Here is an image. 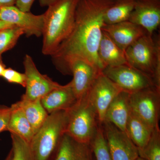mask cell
<instances>
[{
    "label": "cell",
    "mask_w": 160,
    "mask_h": 160,
    "mask_svg": "<svg viewBox=\"0 0 160 160\" xmlns=\"http://www.w3.org/2000/svg\"><path fill=\"white\" fill-rule=\"evenodd\" d=\"M115 0H78L71 32L51 56L57 69L64 75H71L72 60L89 62L102 72L104 68L98 55L107 9Z\"/></svg>",
    "instance_id": "obj_1"
},
{
    "label": "cell",
    "mask_w": 160,
    "mask_h": 160,
    "mask_svg": "<svg viewBox=\"0 0 160 160\" xmlns=\"http://www.w3.org/2000/svg\"><path fill=\"white\" fill-rule=\"evenodd\" d=\"M78 0H58L44 14L42 52L52 55L68 36L74 24Z\"/></svg>",
    "instance_id": "obj_2"
},
{
    "label": "cell",
    "mask_w": 160,
    "mask_h": 160,
    "mask_svg": "<svg viewBox=\"0 0 160 160\" xmlns=\"http://www.w3.org/2000/svg\"><path fill=\"white\" fill-rule=\"evenodd\" d=\"M67 111L49 114L29 144L33 160H53L65 134Z\"/></svg>",
    "instance_id": "obj_3"
},
{
    "label": "cell",
    "mask_w": 160,
    "mask_h": 160,
    "mask_svg": "<svg viewBox=\"0 0 160 160\" xmlns=\"http://www.w3.org/2000/svg\"><path fill=\"white\" fill-rule=\"evenodd\" d=\"M129 66L152 78L154 86L160 89L159 35H144L125 50Z\"/></svg>",
    "instance_id": "obj_4"
},
{
    "label": "cell",
    "mask_w": 160,
    "mask_h": 160,
    "mask_svg": "<svg viewBox=\"0 0 160 160\" xmlns=\"http://www.w3.org/2000/svg\"><path fill=\"white\" fill-rule=\"evenodd\" d=\"M67 113L65 134L79 144L89 145L101 125L87 95L78 100Z\"/></svg>",
    "instance_id": "obj_5"
},
{
    "label": "cell",
    "mask_w": 160,
    "mask_h": 160,
    "mask_svg": "<svg viewBox=\"0 0 160 160\" xmlns=\"http://www.w3.org/2000/svg\"><path fill=\"white\" fill-rule=\"evenodd\" d=\"M131 111L151 127H159L160 89L155 86L130 94Z\"/></svg>",
    "instance_id": "obj_6"
},
{
    "label": "cell",
    "mask_w": 160,
    "mask_h": 160,
    "mask_svg": "<svg viewBox=\"0 0 160 160\" xmlns=\"http://www.w3.org/2000/svg\"><path fill=\"white\" fill-rule=\"evenodd\" d=\"M102 72L123 91L130 94L155 86L151 77L128 65L106 67Z\"/></svg>",
    "instance_id": "obj_7"
},
{
    "label": "cell",
    "mask_w": 160,
    "mask_h": 160,
    "mask_svg": "<svg viewBox=\"0 0 160 160\" xmlns=\"http://www.w3.org/2000/svg\"><path fill=\"white\" fill-rule=\"evenodd\" d=\"M111 160H136L139 157L136 146L125 132L109 122L102 124Z\"/></svg>",
    "instance_id": "obj_8"
},
{
    "label": "cell",
    "mask_w": 160,
    "mask_h": 160,
    "mask_svg": "<svg viewBox=\"0 0 160 160\" xmlns=\"http://www.w3.org/2000/svg\"><path fill=\"white\" fill-rule=\"evenodd\" d=\"M23 64L26 77V90L22 98L31 101L41 99L61 85L47 75L41 74L29 55H26Z\"/></svg>",
    "instance_id": "obj_9"
},
{
    "label": "cell",
    "mask_w": 160,
    "mask_h": 160,
    "mask_svg": "<svg viewBox=\"0 0 160 160\" xmlns=\"http://www.w3.org/2000/svg\"><path fill=\"white\" fill-rule=\"evenodd\" d=\"M122 90L115 83L101 72L92 86L87 96L97 112L101 125L104 122L108 107Z\"/></svg>",
    "instance_id": "obj_10"
},
{
    "label": "cell",
    "mask_w": 160,
    "mask_h": 160,
    "mask_svg": "<svg viewBox=\"0 0 160 160\" xmlns=\"http://www.w3.org/2000/svg\"><path fill=\"white\" fill-rule=\"evenodd\" d=\"M0 20L22 29L27 37L42 35L44 14L36 15L22 11L15 6L0 7Z\"/></svg>",
    "instance_id": "obj_11"
},
{
    "label": "cell",
    "mask_w": 160,
    "mask_h": 160,
    "mask_svg": "<svg viewBox=\"0 0 160 160\" xmlns=\"http://www.w3.org/2000/svg\"><path fill=\"white\" fill-rule=\"evenodd\" d=\"M69 69L70 74L73 76L72 86L78 100L87 95L96 79L102 72L89 62L80 58L72 60Z\"/></svg>",
    "instance_id": "obj_12"
},
{
    "label": "cell",
    "mask_w": 160,
    "mask_h": 160,
    "mask_svg": "<svg viewBox=\"0 0 160 160\" xmlns=\"http://www.w3.org/2000/svg\"><path fill=\"white\" fill-rule=\"evenodd\" d=\"M129 21L152 35L160 24V0H135Z\"/></svg>",
    "instance_id": "obj_13"
},
{
    "label": "cell",
    "mask_w": 160,
    "mask_h": 160,
    "mask_svg": "<svg viewBox=\"0 0 160 160\" xmlns=\"http://www.w3.org/2000/svg\"><path fill=\"white\" fill-rule=\"evenodd\" d=\"M102 30L121 49H126L147 33L142 27L129 21L112 25L105 24Z\"/></svg>",
    "instance_id": "obj_14"
},
{
    "label": "cell",
    "mask_w": 160,
    "mask_h": 160,
    "mask_svg": "<svg viewBox=\"0 0 160 160\" xmlns=\"http://www.w3.org/2000/svg\"><path fill=\"white\" fill-rule=\"evenodd\" d=\"M78 101L71 82L64 86L60 85L41 99L42 105L49 114L60 110L67 111Z\"/></svg>",
    "instance_id": "obj_15"
},
{
    "label": "cell",
    "mask_w": 160,
    "mask_h": 160,
    "mask_svg": "<svg viewBox=\"0 0 160 160\" xmlns=\"http://www.w3.org/2000/svg\"><path fill=\"white\" fill-rule=\"evenodd\" d=\"M131 112L130 94L122 91L109 105L106 110L104 122L111 123L125 132L126 123Z\"/></svg>",
    "instance_id": "obj_16"
},
{
    "label": "cell",
    "mask_w": 160,
    "mask_h": 160,
    "mask_svg": "<svg viewBox=\"0 0 160 160\" xmlns=\"http://www.w3.org/2000/svg\"><path fill=\"white\" fill-rule=\"evenodd\" d=\"M98 55L104 69L106 67L128 65L125 51L103 31L99 45Z\"/></svg>",
    "instance_id": "obj_17"
},
{
    "label": "cell",
    "mask_w": 160,
    "mask_h": 160,
    "mask_svg": "<svg viewBox=\"0 0 160 160\" xmlns=\"http://www.w3.org/2000/svg\"><path fill=\"white\" fill-rule=\"evenodd\" d=\"M10 108L11 112L7 131L16 135L30 144L34 134L22 108L18 102L12 104Z\"/></svg>",
    "instance_id": "obj_18"
},
{
    "label": "cell",
    "mask_w": 160,
    "mask_h": 160,
    "mask_svg": "<svg viewBox=\"0 0 160 160\" xmlns=\"http://www.w3.org/2000/svg\"><path fill=\"white\" fill-rule=\"evenodd\" d=\"M154 129L131 112L126 123L125 132L139 150L146 146Z\"/></svg>",
    "instance_id": "obj_19"
},
{
    "label": "cell",
    "mask_w": 160,
    "mask_h": 160,
    "mask_svg": "<svg viewBox=\"0 0 160 160\" xmlns=\"http://www.w3.org/2000/svg\"><path fill=\"white\" fill-rule=\"evenodd\" d=\"M18 103L22 108L33 133L35 134L47 119L49 113L43 107L41 99L31 101L22 98Z\"/></svg>",
    "instance_id": "obj_20"
},
{
    "label": "cell",
    "mask_w": 160,
    "mask_h": 160,
    "mask_svg": "<svg viewBox=\"0 0 160 160\" xmlns=\"http://www.w3.org/2000/svg\"><path fill=\"white\" fill-rule=\"evenodd\" d=\"M135 0H115L107 9L104 17L106 25L129 21L134 8Z\"/></svg>",
    "instance_id": "obj_21"
},
{
    "label": "cell",
    "mask_w": 160,
    "mask_h": 160,
    "mask_svg": "<svg viewBox=\"0 0 160 160\" xmlns=\"http://www.w3.org/2000/svg\"><path fill=\"white\" fill-rule=\"evenodd\" d=\"M80 144L65 134L53 160H78Z\"/></svg>",
    "instance_id": "obj_22"
},
{
    "label": "cell",
    "mask_w": 160,
    "mask_h": 160,
    "mask_svg": "<svg viewBox=\"0 0 160 160\" xmlns=\"http://www.w3.org/2000/svg\"><path fill=\"white\" fill-rule=\"evenodd\" d=\"M139 157L145 160H160V130L155 128L146 146L138 150Z\"/></svg>",
    "instance_id": "obj_23"
},
{
    "label": "cell",
    "mask_w": 160,
    "mask_h": 160,
    "mask_svg": "<svg viewBox=\"0 0 160 160\" xmlns=\"http://www.w3.org/2000/svg\"><path fill=\"white\" fill-rule=\"evenodd\" d=\"M95 160H111L102 127L100 126L96 134L89 144Z\"/></svg>",
    "instance_id": "obj_24"
},
{
    "label": "cell",
    "mask_w": 160,
    "mask_h": 160,
    "mask_svg": "<svg viewBox=\"0 0 160 160\" xmlns=\"http://www.w3.org/2000/svg\"><path fill=\"white\" fill-rule=\"evenodd\" d=\"M24 34L22 29L14 27L0 31V56L12 49L19 38Z\"/></svg>",
    "instance_id": "obj_25"
},
{
    "label": "cell",
    "mask_w": 160,
    "mask_h": 160,
    "mask_svg": "<svg viewBox=\"0 0 160 160\" xmlns=\"http://www.w3.org/2000/svg\"><path fill=\"white\" fill-rule=\"evenodd\" d=\"M12 155L11 160H33L29 144L16 134L11 133Z\"/></svg>",
    "instance_id": "obj_26"
},
{
    "label": "cell",
    "mask_w": 160,
    "mask_h": 160,
    "mask_svg": "<svg viewBox=\"0 0 160 160\" xmlns=\"http://www.w3.org/2000/svg\"><path fill=\"white\" fill-rule=\"evenodd\" d=\"M2 77L9 82L16 83L26 87V77L25 73H21L11 68H5Z\"/></svg>",
    "instance_id": "obj_27"
},
{
    "label": "cell",
    "mask_w": 160,
    "mask_h": 160,
    "mask_svg": "<svg viewBox=\"0 0 160 160\" xmlns=\"http://www.w3.org/2000/svg\"><path fill=\"white\" fill-rule=\"evenodd\" d=\"M11 108L0 105V132L7 131Z\"/></svg>",
    "instance_id": "obj_28"
},
{
    "label": "cell",
    "mask_w": 160,
    "mask_h": 160,
    "mask_svg": "<svg viewBox=\"0 0 160 160\" xmlns=\"http://www.w3.org/2000/svg\"><path fill=\"white\" fill-rule=\"evenodd\" d=\"M78 160H94L93 152L89 145L80 144Z\"/></svg>",
    "instance_id": "obj_29"
},
{
    "label": "cell",
    "mask_w": 160,
    "mask_h": 160,
    "mask_svg": "<svg viewBox=\"0 0 160 160\" xmlns=\"http://www.w3.org/2000/svg\"><path fill=\"white\" fill-rule=\"evenodd\" d=\"M35 0H17L15 6L24 12H30Z\"/></svg>",
    "instance_id": "obj_30"
},
{
    "label": "cell",
    "mask_w": 160,
    "mask_h": 160,
    "mask_svg": "<svg viewBox=\"0 0 160 160\" xmlns=\"http://www.w3.org/2000/svg\"><path fill=\"white\" fill-rule=\"evenodd\" d=\"M17 0H0V7L15 6Z\"/></svg>",
    "instance_id": "obj_31"
},
{
    "label": "cell",
    "mask_w": 160,
    "mask_h": 160,
    "mask_svg": "<svg viewBox=\"0 0 160 160\" xmlns=\"http://www.w3.org/2000/svg\"><path fill=\"white\" fill-rule=\"evenodd\" d=\"M14 27H16V26L12 25L10 23L0 20V31L4 30V29L13 28Z\"/></svg>",
    "instance_id": "obj_32"
},
{
    "label": "cell",
    "mask_w": 160,
    "mask_h": 160,
    "mask_svg": "<svg viewBox=\"0 0 160 160\" xmlns=\"http://www.w3.org/2000/svg\"><path fill=\"white\" fill-rule=\"evenodd\" d=\"M58 1V0H38V2L40 6L42 7H48Z\"/></svg>",
    "instance_id": "obj_33"
},
{
    "label": "cell",
    "mask_w": 160,
    "mask_h": 160,
    "mask_svg": "<svg viewBox=\"0 0 160 160\" xmlns=\"http://www.w3.org/2000/svg\"><path fill=\"white\" fill-rule=\"evenodd\" d=\"M5 68H6V67L2 62H0V77H2V74Z\"/></svg>",
    "instance_id": "obj_34"
},
{
    "label": "cell",
    "mask_w": 160,
    "mask_h": 160,
    "mask_svg": "<svg viewBox=\"0 0 160 160\" xmlns=\"http://www.w3.org/2000/svg\"><path fill=\"white\" fill-rule=\"evenodd\" d=\"M12 149H11L10 152H9V154H8L7 156L6 157V159L5 160H11L12 158Z\"/></svg>",
    "instance_id": "obj_35"
},
{
    "label": "cell",
    "mask_w": 160,
    "mask_h": 160,
    "mask_svg": "<svg viewBox=\"0 0 160 160\" xmlns=\"http://www.w3.org/2000/svg\"><path fill=\"white\" fill-rule=\"evenodd\" d=\"M136 160H144V159L142 158H141L140 157H138Z\"/></svg>",
    "instance_id": "obj_36"
},
{
    "label": "cell",
    "mask_w": 160,
    "mask_h": 160,
    "mask_svg": "<svg viewBox=\"0 0 160 160\" xmlns=\"http://www.w3.org/2000/svg\"><path fill=\"white\" fill-rule=\"evenodd\" d=\"M0 62H2V58H1V56H0Z\"/></svg>",
    "instance_id": "obj_37"
}]
</instances>
